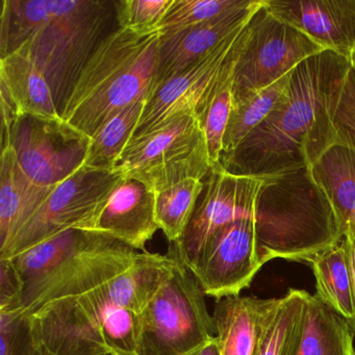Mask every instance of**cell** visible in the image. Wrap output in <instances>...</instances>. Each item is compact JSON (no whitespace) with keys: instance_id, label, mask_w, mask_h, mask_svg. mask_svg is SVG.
Instances as JSON below:
<instances>
[{"instance_id":"cell-1","label":"cell","mask_w":355,"mask_h":355,"mask_svg":"<svg viewBox=\"0 0 355 355\" xmlns=\"http://www.w3.org/2000/svg\"><path fill=\"white\" fill-rule=\"evenodd\" d=\"M351 67L329 51L299 64L271 113L221 155V167L234 175L265 178L315 165L336 145L334 116Z\"/></svg>"},{"instance_id":"cell-30","label":"cell","mask_w":355,"mask_h":355,"mask_svg":"<svg viewBox=\"0 0 355 355\" xmlns=\"http://www.w3.org/2000/svg\"><path fill=\"white\" fill-rule=\"evenodd\" d=\"M173 0H120L116 1L118 26L135 31L159 28Z\"/></svg>"},{"instance_id":"cell-37","label":"cell","mask_w":355,"mask_h":355,"mask_svg":"<svg viewBox=\"0 0 355 355\" xmlns=\"http://www.w3.org/2000/svg\"><path fill=\"white\" fill-rule=\"evenodd\" d=\"M37 355H39V353ZM103 355H115V354H114V353H107V354H103Z\"/></svg>"},{"instance_id":"cell-6","label":"cell","mask_w":355,"mask_h":355,"mask_svg":"<svg viewBox=\"0 0 355 355\" xmlns=\"http://www.w3.org/2000/svg\"><path fill=\"white\" fill-rule=\"evenodd\" d=\"M213 164L194 112H182L135 135L116 171L157 193L188 178L205 180Z\"/></svg>"},{"instance_id":"cell-15","label":"cell","mask_w":355,"mask_h":355,"mask_svg":"<svg viewBox=\"0 0 355 355\" xmlns=\"http://www.w3.org/2000/svg\"><path fill=\"white\" fill-rule=\"evenodd\" d=\"M243 28L159 86L147 101L135 135L147 132L159 122L182 112L196 113L201 99L236 47Z\"/></svg>"},{"instance_id":"cell-21","label":"cell","mask_w":355,"mask_h":355,"mask_svg":"<svg viewBox=\"0 0 355 355\" xmlns=\"http://www.w3.org/2000/svg\"><path fill=\"white\" fill-rule=\"evenodd\" d=\"M311 171L334 207L343 236L355 241V149L334 145Z\"/></svg>"},{"instance_id":"cell-11","label":"cell","mask_w":355,"mask_h":355,"mask_svg":"<svg viewBox=\"0 0 355 355\" xmlns=\"http://www.w3.org/2000/svg\"><path fill=\"white\" fill-rule=\"evenodd\" d=\"M89 145L90 137L62 117L22 115L12 128L9 146L35 182L57 187L84 166Z\"/></svg>"},{"instance_id":"cell-9","label":"cell","mask_w":355,"mask_h":355,"mask_svg":"<svg viewBox=\"0 0 355 355\" xmlns=\"http://www.w3.org/2000/svg\"><path fill=\"white\" fill-rule=\"evenodd\" d=\"M322 51L306 35L270 13L263 0L245 26L234 66L232 105L275 84Z\"/></svg>"},{"instance_id":"cell-14","label":"cell","mask_w":355,"mask_h":355,"mask_svg":"<svg viewBox=\"0 0 355 355\" xmlns=\"http://www.w3.org/2000/svg\"><path fill=\"white\" fill-rule=\"evenodd\" d=\"M270 13L306 35L323 51L355 55V0H263Z\"/></svg>"},{"instance_id":"cell-4","label":"cell","mask_w":355,"mask_h":355,"mask_svg":"<svg viewBox=\"0 0 355 355\" xmlns=\"http://www.w3.org/2000/svg\"><path fill=\"white\" fill-rule=\"evenodd\" d=\"M259 263L274 259L309 261L340 244L334 207L311 167L261 178L253 211Z\"/></svg>"},{"instance_id":"cell-18","label":"cell","mask_w":355,"mask_h":355,"mask_svg":"<svg viewBox=\"0 0 355 355\" xmlns=\"http://www.w3.org/2000/svg\"><path fill=\"white\" fill-rule=\"evenodd\" d=\"M55 188L35 182L20 165L12 147L1 150L0 251L40 209Z\"/></svg>"},{"instance_id":"cell-24","label":"cell","mask_w":355,"mask_h":355,"mask_svg":"<svg viewBox=\"0 0 355 355\" xmlns=\"http://www.w3.org/2000/svg\"><path fill=\"white\" fill-rule=\"evenodd\" d=\"M244 31L245 28L241 33L236 47L222 66L217 78L211 83L196 110L197 117L207 138V148L213 166L220 163L222 155L224 134L232 107L234 66Z\"/></svg>"},{"instance_id":"cell-32","label":"cell","mask_w":355,"mask_h":355,"mask_svg":"<svg viewBox=\"0 0 355 355\" xmlns=\"http://www.w3.org/2000/svg\"><path fill=\"white\" fill-rule=\"evenodd\" d=\"M336 144L355 149V68L351 67L334 116Z\"/></svg>"},{"instance_id":"cell-34","label":"cell","mask_w":355,"mask_h":355,"mask_svg":"<svg viewBox=\"0 0 355 355\" xmlns=\"http://www.w3.org/2000/svg\"><path fill=\"white\" fill-rule=\"evenodd\" d=\"M343 245L346 249L347 255H348L349 263H350L351 271H352L353 282H354L355 294V241L351 236H344L342 239ZM353 334L355 338V319L350 323Z\"/></svg>"},{"instance_id":"cell-2","label":"cell","mask_w":355,"mask_h":355,"mask_svg":"<svg viewBox=\"0 0 355 355\" xmlns=\"http://www.w3.org/2000/svg\"><path fill=\"white\" fill-rule=\"evenodd\" d=\"M112 0H3L0 57L21 51L49 82L60 115L99 43L119 28Z\"/></svg>"},{"instance_id":"cell-12","label":"cell","mask_w":355,"mask_h":355,"mask_svg":"<svg viewBox=\"0 0 355 355\" xmlns=\"http://www.w3.org/2000/svg\"><path fill=\"white\" fill-rule=\"evenodd\" d=\"M203 184L202 193L186 232L170 247L191 271L218 230L236 220L253 219L261 178L234 175L218 164L211 167Z\"/></svg>"},{"instance_id":"cell-19","label":"cell","mask_w":355,"mask_h":355,"mask_svg":"<svg viewBox=\"0 0 355 355\" xmlns=\"http://www.w3.org/2000/svg\"><path fill=\"white\" fill-rule=\"evenodd\" d=\"M309 295L292 288L282 298L268 299L254 355H298Z\"/></svg>"},{"instance_id":"cell-29","label":"cell","mask_w":355,"mask_h":355,"mask_svg":"<svg viewBox=\"0 0 355 355\" xmlns=\"http://www.w3.org/2000/svg\"><path fill=\"white\" fill-rule=\"evenodd\" d=\"M253 3L254 0H173L159 28L162 36H169Z\"/></svg>"},{"instance_id":"cell-17","label":"cell","mask_w":355,"mask_h":355,"mask_svg":"<svg viewBox=\"0 0 355 355\" xmlns=\"http://www.w3.org/2000/svg\"><path fill=\"white\" fill-rule=\"evenodd\" d=\"M261 3L263 0H254L248 7L224 14L200 26L162 36L157 80L151 95L172 76L211 53L228 37L244 28Z\"/></svg>"},{"instance_id":"cell-26","label":"cell","mask_w":355,"mask_h":355,"mask_svg":"<svg viewBox=\"0 0 355 355\" xmlns=\"http://www.w3.org/2000/svg\"><path fill=\"white\" fill-rule=\"evenodd\" d=\"M146 103L147 99H141L128 105L95 132L90 138L85 167L116 171L124 150L136 134Z\"/></svg>"},{"instance_id":"cell-13","label":"cell","mask_w":355,"mask_h":355,"mask_svg":"<svg viewBox=\"0 0 355 355\" xmlns=\"http://www.w3.org/2000/svg\"><path fill=\"white\" fill-rule=\"evenodd\" d=\"M261 267L257 259L253 219L244 218L227 224L211 236L192 273L205 294L221 300L239 296Z\"/></svg>"},{"instance_id":"cell-22","label":"cell","mask_w":355,"mask_h":355,"mask_svg":"<svg viewBox=\"0 0 355 355\" xmlns=\"http://www.w3.org/2000/svg\"><path fill=\"white\" fill-rule=\"evenodd\" d=\"M0 82L9 89L20 116L61 118L46 78L26 53L16 51L0 59Z\"/></svg>"},{"instance_id":"cell-7","label":"cell","mask_w":355,"mask_h":355,"mask_svg":"<svg viewBox=\"0 0 355 355\" xmlns=\"http://www.w3.org/2000/svg\"><path fill=\"white\" fill-rule=\"evenodd\" d=\"M169 277L140 313L136 355H186L216 336L197 278L175 253Z\"/></svg>"},{"instance_id":"cell-10","label":"cell","mask_w":355,"mask_h":355,"mask_svg":"<svg viewBox=\"0 0 355 355\" xmlns=\"http://www.w3.org/2000/svg\"><path fill=\"white\" fill-rule=\"evenodd\" d=\"M122 178L118 171L83 166L53 189L40 209L0 251V259H14L66 230H90Z\"/></svg>"},{"instance_id":"cell-33","label":"cell","mask_w":355,"mask_h":355,"mask_svg":"<svg viewBox=\"0 0 355 355\" xmlns=\"http://www.w3.org/2000/svg\"><path fill=\"white\" fill-rule=\"evenodd\" d=\"M24 284L13 259H0V313L24 309Z\"/></svg>"},{"instance_id":"cell-31","label":"cell","mask_w":355,"mask_h":355,"mask_svg":"<svg viewBox=\"0 0 355 355\" xmlns=\"http://www.w3.org/2000/svg\"><path fill=\"white\" fill-rule=\"evenodd\" d=\"M30 319L22 311L0 313V355H37Z\"/></svg>"},{"instance_id":"cell-5","label":"cell","mask_w":355,"mask_h":355,"mask_svg":"<svg viewBox=\"0 0 355 355\" xmlns=\"http://www.w3.org/2000/svg\"><path fill=\"white\" fill-rule=\"evenodd\" d=\"M139 251L97 232L69 230L14 257L28 313L55 299L80 296L132 266Z\"/></svg>"},{"instance_id":"cell-20","label":"cell","mask_w":355,"mask_h":355,"mask_svg":"<svg viewBox=\"0 0 355 355\" xmlns=\"http://www.w3.org/2000/svg\"><path fill=\"white\" fill-rule=\"evenodd\" d=\"M268 299L230 296L219 300L214 311L222 355H254Z\"/></svg>"},{"instance_id":"cell-8","label":"cell","mask_w":355,"mask_h":355,"mask_svg":"<svg viewBox=\"0 0 355 355\" xmlns=\"http://www.w3.org/2000/svg\"><path fill=\"white\" fill-rule=\"evenodd\" d=\"M126 301L117 276L80 296L57 299L30 313L39 355H103L107 322Z\"/></svg>"},{"instance_id":"cell-36","label":"cell","mask_w":355,"mask_h":355,"mask_svg":"<svg viewBox=\"0 0 355 355\" xmlns=\"http://www.w3.org/2000/svg\"><path fill=\"white\" fill-rule=\"evenodd\" d=\"M352 66H353V67L355 68V55H354V58H353V60H352Z\"/></svg>"},{"instance_id":"cell-35","label":"cell","mask_w":355,"mask_h":355,"mask_svg":"<svg viewBox=\"0 0 355 355\" xmlns=\"http://www.w3.org/2000/svg\"><path fill=\"white\" fill-rule=\"evenodd\" d=\"M186 355H222L217 336Z\"/></svg>"},{"instance_id":"cell-16","label":"cell","mask_w":355,"mask_h":355,"mask_svg":"<svg viewBox=\"0 0 355 355\" xmlns=\"http://www.w3.org/2000/svg\"><path fill=\"white\" fill-rule=\"evenodd\" d=\"M157 230L155 193L137 180L123 178L114 189L90 232H101L136 250H144Z\"/></svg>"},{"instance_id":"cell-27","label":"cell","mask_w":355,"mask_h":355,"mask_svg":"<svg viewBox=\"0 0 355 355\" xmlns=\"http://www.w3.org/2000/svg\"><path fill=\"white\" fill-rule=\"evenodd\" d=\"M203 187V180L188 178L155 193L157 223L170 243L178 242L186 232Z\"/></svg>"},{"instance_id":"cell-3","label":"cell","mask_w":355,"mask_h":355,"mask_svg":"<svg viewBox=\"0 0 355 355\" xmlns=\"http://www.w3.org/2000/svg\"><path fill=\"white\" fill-rule=\"evenodd\" d=\"M159 28H116L80 72L62 118L88 137L128 105L151 96L159 67Z\"/></svg>"},{"instance_id":"cell-28","label":"cell","mask_w":355,"mask_h":355,"mask_svg":"<svg viewBox=\"0 0 355 355\" xmlns=\"http://www.w3.org/2000/svg\"><path fill=\"white\" fill-rule=\"evenodd\" d=\"M291 74L292 71L250 98L232 105L227 128L224 134L222 155L234 150L271 113L284 94Z\"/></svg>"},{"instance_id":"cell-25","label":"cell","mask_w":355,"mask_h":355,"mask_svg":"<svg viewBox=\"0 0 355 355\" xmlns=\"http://www.w3.org/2000/svg\"><path fill=\"white\" fill-rule=\"evenodd\" d=\"M354 334L345 318L309 295L298 355H355Z\"/></svg>"},{"instance_id":"cell-23","label":"cell","mask_w":355,"mask_h":355,"mask_svg":"<svg viewBox=\"0 0 355 355\" xmlns=\"http://www.w3.org/2000/svg\"><path fill=\"white\" fill-rule=\"evenodd\" d=\"M307 263L315 274V296L350 324L355 319L354 282L342 241L318 253Z\"/></svg>"}]
</instances>
